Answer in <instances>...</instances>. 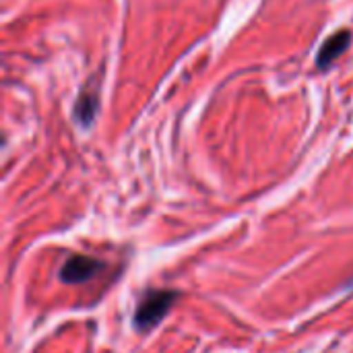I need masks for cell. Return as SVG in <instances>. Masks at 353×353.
Instances as JSON below:
<instances>
[{
    "label": "cell",
    "instance_id": "obj_3",
    "mask_svg": "<svg viewBox=\"0 0 353 353\" xmlns=\"http://www.w3.org/2000/svg\"><path fill=\"white\" fill-rule=\"evenodd\" d=\"M350 39H352V33L345 31V29L339 31V33H335V35H331V37L323 43V48H321V52H319V58H316L319 68H329V66L347 50Z\"/></svg>",
    "mask_w": 353,
    "mask_h": 353
},
{
    "label": "cell",
    "instance_id": "obj_2",
    "mask_svg": "<svg viewBox=\"0 0 353 353\" xmlns=\"http://www.w3.org/2000/svg\"><path fill=\"white\" fill-rule=\"evenodd\" d=\"M99 269L101 263L91 256H70L60 271V279L66 283H81L91 279Z\"/></svg>",
    "mask_w": 353,
    "mask_h": 353
},
{
    "label": "cell",
    "instance_id": "obj_1",
    "mask_svg": "<svg viewBox=\"0 0 353 353\" xmlns=\"http://www.w3.org/2000/svg\"><path fill=\"white\" fill-rule=\"evenodd\" d=\"M176 294L174 292H151L139 306L137 314H134V323L139 329L147 331L151 327H155L163 316L165 312L170 310L172 302H174Z\"/></svg>",
    "mask_w": 353,
    "mask_h": 353
},
{
    "label": "cell",
    "instance_id": "obj_4",
    "mask_svg": "<svg viewBox=\"0 0 353 353\" xmlns=\"http://www.w3.org/2000/svg\"><path fill=\"white\" fill-rule=\"evenodd\" d=\"M95 108H97V101L93 99V95H87V93H81L79 101H77V118L83 122V124H89L93 120V114H95Z\"/></svg>",
    "mask_w": 353,
    "mask_h": 353
}]
</instances>
